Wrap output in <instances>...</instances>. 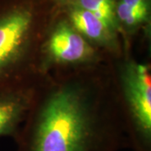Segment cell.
<instances>
[{
    "label": "cell",
    "mask_w": 151,
    "mask_h": 151,
    "mask_svg": "<svg viewBox=\"0 0 151 151\" xmlns=\"http://www.w3.org/2000/svg\"><path fill=\"white\" fill-rule=\"evenodd\" d=\"M17 151H118L129 146L113 59L40 76Z\"/></svg>",
    "instance_id": "obj_1"
},
{
    "label": "cell",
    "mask_w": 151,
    "mask_h": 151,
    "mask_svg": "<svg viewBox=\"0 0 151 151\" xmlns=\"http://www.w3.org/2000/svg\"><path fill=\"white\" fill-rule=\"evenodd\" d=\"M115 16L119 24V29L121 24L127 29L134 30L145 22L148 21L146 18L143 17L133 9H131L121 1L116 2Z\"/></svg>",
    "instance_id": "obj_8"
},
{
    "label": "cell",
    "mask_w": 151,
    "mask_h": 151,
    "mask_svg": "<svg viewBox=\"0 0 151 151\" xmlns=\"http://www.w3.org/2000/svg\"><path fill=\"white\" fill-rule=\"evenodd\" d=\"M107 57L108 55L88 42L67 19H61L44 39L39 70L40 75H45L55 69L97 65Z\"/></svg>",
    "instance_id": "obj_4"
},
{
    "label": "cell",
    "mask_w": 151,
    "mask_h": 151,
    "mask_svg": "<svg viewBox=\"0 0 151 151\" xmlns=\"http://www.w3.org/2000/svg\"><path fill=\"white\" fill-rule=\"evenodd\" d=\"M57 5L63 8H74L90 12L100 17L117 31L119 24L115 16V0H53Z\"/></svg>",
    "instance_id": "obj_7"
},
{
    "label": "cell",
    "mask_w": 151,
    "mask_h": 151,
    "mask_svg": "<svg viewBox=\"0 0 151 151\" xmlns=\"http://www.w3.org/2000/svg\"><path fill=\"white\" fill-rule=\"evenodd\" d=\"M124 3L131 9H133L140 15L146 18L150 16V1L149 0H119Z\"/></svg>",
    "instance_id": "obj_9"
},
{
    "label": "cell",
    "mask_w": 151,
    "mask_h": 151,
    "mask_svg": "<svg viewBox=\"0 0 151 151\" xmlns=\"http://www.w3.org/2000/svg\"><path fill=\"white\" fill-rule=\"evenodd\" d=\"M119 96L134 151H151L150 65L134 59L128 50L113 59Z\"/></svg>",
    "instance_id": "obj_3"
},
{
    "label": "cell",
    "mask_w": 151,
    "mask_h": 151,
    "mask_svg": "<svg viewBox=\"0 0 151 151\" xmlns=\"http://www.w3.org/2000/svg\"><path fill=\"white\" fill-rule=\"evenodd\" d=\"M67 19L88 42L113 59H119L124 49L118 37V31L100 17L90 12L68 8L64 9Z\"/></svg>",
    "instance_id": "obj_5"
},
{
    "label": "cell",
    "mask_w": 151,
    "mask_h": 151,
    "mask_svg": "<svg viewBox=\"0 0 151 151\" xmlns=\"http://www.w3.org/2000/svg\"><path fill=\"white\" fill-rule=\"evenodd\" d=\"M40 78L0 91V137L10 136L15 139L31 106Z\"/></svg>",
    "instance_id": "obj_6"
},
{
    "label": "cell",
    "mask_w": 151,
    "mask_h": 151,
    "mask_svg": "<svg viewBox=\"0 0 151 151\" xmlns=\"http://www.w3.org/2000/svg\"><path fill=\"white\" fill-rule=\"evenodd\" d=\"M36 15L29 4L0 10V91L38 80L44 40L35 33Z\"/></svg>",
    "instance_id": "obj_2"
}]
</instances>
